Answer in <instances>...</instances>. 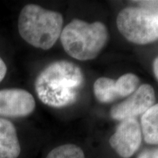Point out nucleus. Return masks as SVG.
I'll return each mask as SVG.
<instances>
[{
    "instance_id": "nucleus-1",
    "label": "nucleus",
    "mask_w": 158,
    "mask_h": 158,
    "mask_svg": "<svg viewBox=\"0 0 158 158\" xmlns=\"http://www.w3.org/2000/svg\"><path fill=\"white\" fill-rule=\"evenodd\" d=\"M81 68L68 61H56L40 73L35 82L36 94L40 101L53 108L73 104L84 84Z\"/></svg>"
},
{
    "instance_id": "nucleus-2",
    "label": "nucleus",
    "mask_w": 158,
    "mask_h": 158,
    "mask_svg": "<svg viewBox=\"0 0 158 158\" xmlns=\"http://www.w3.org/2000/svg\"><path fill=\"white\" fill-rule=\"evenodd\" d=\"M63 17L57 12L29 4L23 7L18 20L21 37L35 48L48 50L62 31Z\"/></svg>"
},
{
    "instance_id": "nucleus-3",
    "label": "nucleus",
    "mask_w": 158,
    "mask_h": 158,
    "mask_svg": "<svg viewBox=\"0 0 158 158\" xmlns=\"http://www.w3.org/2000/svg\"><path fill=\"white\" fill-rule=\"evenodd\" d=\"M108 37L107 28L102 22L89 23L75 19L62 29L60 40L67 54L78 60L86 61L100 54Z\"/></svg>"
},
{
    "instance_id": "nucleus-4",
    "label": "nucleus",
    "mask_w": 158,
    "mask_h": 158,
    "mask_svg": "<svg viewBox=\"0 0 158 158\" xmlns=\"http://www.w3.org/2000/svg\"><path fill=\"white\" fill-rule=\"evenodd\" d=\"M116 24L127 40L144 45L158 40V22L155 15L145 7H127L118 14Z\"/></svg>"
},
{
    "instance_id": "nucleus-5",
    "label": "nucleus",
    "mask_w": 158,
    "mask_h": 158,
    "mask_svg": "<svg viewBox=\"0 0 158 158\" xmlns=\"http://www.w3.org/2000/svg\"><path fill=\"white\" fill-rule=\"evenodd\" d=\"M155 102V94L152 86L149 84L140 86L129 98L114 107L110 110L114 119L123 121L128 118H135L143 115L152 107Z\"/></svg>"
},
{
    "instance_id": "nucleus-6",
    "label": "nucleus",
    "mask_w": 158,
    "mask_h": 158,
    "mask_svg": "<svg viewBox=\"0 0 158 158\" xmlns=\"http://www.w3.org/2000/svg\"><path fill=\"white\" fill-rule=\"evenodd\" d=\"M138 84L139 78L133 73L123 75L117 81L102 77L94 82V93L98 101L108 103L132 94L138 89Z\"/></svg>"
},
{
    "instance_id": "nucleus-7",
    "label": "nucleus",
    "mask_w": 158,
    "mask_h": 158,
    "mask_svg": "<svg viewBox=\"0 0 158 158\" xmlns=\"http://www.w3.org/2000/svg\"><path fill=\"white\" fill-rule=\"evenodd\" d=\"M34 97L22 89L0 90V116L20 118L29 116L35 108Z\"/></svg>"
},
{
    "instance_id": "nucleus-8",
    "label": "nucleus",
    "mask_w": 158,
    "mask_h": 158,
    "mask_svg": "<svg viewBox=\"0 0 158 158\" xmlns=\"http://www.w3.org/2000/svg\"><path fill=\"white\" fill-rule=\"evenodd\" d=\"M111 147L122 158L132 157L141 143V126L135 118L123 120L109 140Z\"/></svg>"
},
{
    "instance_id": "nucleus-9",
    "label": "nucleus",
    "mask_w": 158,
    "mask_h": 158,
    "mask_svg": "<svg viewBox=\"0 0 158 158\" xmlns=\"http://www.w3.org/2000/svg\"><path fill=\"white\" fill-rule=\"evenodd\" d=\"M21 146L14 124L0 118V158H18Z\"/></svg>"
},
{
    "instance_id": "nucleus-10",
    "label": "nucleus",
    "mask_w": 158,
    "mask_h": 158,
    "mask_svg": "<svg viewBox=\"0 0 158 158\" xmlns=\"http://www.w3.org/2000/svg\"><path fill=\"white\" fill-rule=\"evenodd\" d=\"M141 124L145 141L149 144H158V103L142 115Z\"/></svg>"
},
{
    "instance_id": "nucleus-11",
    "label": "nucleus",
    "mask_w": 158,
    "mask_h": 158,
    "mask_svg": "<svg viewBox=\"0 0 158 158\" xmlns=\"http://www.w3.org/2000/svg\"><path fill=\"white\" fill-rule=\"evenodd\" d=\"M46 158H85L84 152L75 144H64L52 149Z\"/></svg>"
},
{
    "instance_id": "nucleus-12",
    "label": "nucleus",
    "mask_w": 158,
    "mask_h": 158,
    "mask_svg": "<svg viewBox=\"0 0 158 158\" xmlns=\"http://www.w3.org/2000/svg\"><path fill=\"white\" fill-rule=\"evenodd\" d=\"M138 158H158V149L145 150L140 154Z\"/></svg>"
},
{
    "instance_id": "nucleus-13",
    "label": "nucleus",
    "mask_w": 158,
    "mask_h": 158,
    "mask_svg": "<svg viewBox=\"0 0 158 158\" xmlns=\"http://www.w3.org/2000/svg\"><path fill=\"white\" fill-rule=\"evenodd\" d=\"M7 73V66L3 59L0 57V82L2 81Z\"/></svg>"
},
{
    "instance_id": "nucleus-14",
    "label": "nucleus",
    "mask_w": 158,
    "mask_h": 158,
    "mask_svg": "<svg viewBox=\"0 0 158 158\" xmlns=\"http://www.w3.org/2000/svg\"><path fill=\"white\" fill-rule=\"evenodd\" d=\"M153 70L155 77L158 80V56L155 59L153 62Z\"/></svg>"
},
{
    "instance_id": "nucleus-15",
    "label": "nucleus",
    "mask_w": 158,
    "mask_h": 158,
    "mask_svg": "<svg viewBox=\"0 0 158 158\" xmlns=\"http://www.w3.org/2000/svg\"><path fill=\"white\" fill-rule=\"evenodd\" d=\"M145 8L149 10L153 13L154 15H155V17L156 18V19H157V22H158V7H155V8H154V7H145Z\"/></svg>"
}]
</instances>
